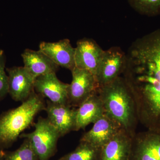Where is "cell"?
Here are the masks:
<instances>
[{
    "label": "cell",
    "mask_w": 160,
    "mask_h": 160,
    "mask_svg": "<svg viewBox=\"0 0 160 160\" xmlns=\"http://www.w3.org/2000/svg\"><path fill=\"white\" fill-rule=\"evenodd\" d=\"M123 78L134 101L138 122L160 132V29L132 43Z\"/></svg>",
    "instance_id": "obj_1"
},
{
    "label": "cell",
    "mask_w": 160,
    "mask_h": 160,
    "mask_svg": "<svg viewBox=\"0 0 160 160\" xmlns=\"http://www.w3.org/2000/svg\"><path fill=\"white\" fill-rule=\"evenodd\" d=\"M97 91L105 113L133 138L138 120L133 98L123 77L98 87Z\"/></svg>",
    "instance_id": "obj_2"
},
{
    "label": "cell",
    "mask_w": 160,
    "mask_h": 160,
    "mask_svg": "<svg viewBox=\"0 0 160 160\" xmlns=\"http://www.w3.org/2000/svg\"><path fill=\"white\" fill-rule=\"evenodd\" d=\"M45 108L43 98L34 90L20 106L3 113L0 117V145L9 146L14 142Z\"/></svg>",
    "instance_id": "obj_3"
},
{
    "label": "cell",
    "mask_w": 160,
    "mask_h": 160,
    "mask_svg": "<svg viewBox=\"0 0 160 160\" xmlns=\"http://www.w3.org/2000/svg\"><path fill=\"white\" fill-rule=\"evenodd\" d=\"M34 127L32 132L19 137L29 140L39 160H49L56 151L59 133L47 118H38Z\"/></svg>",
    "instance_id": "obj_4"
},
{
    "label": "cell",
    "mask_w": 160,
    "mask_h": 160,
    "mask_svg": "<svg viewBox=\"0 0 160 160\" xmlns=\"http://www.w3.org/2000/svg\"><path fill=\"white\" fill-rule=\"evenodd\" d=\"M126 54L114 46L104 50L95 77L98 87L114 81L122 74L126 67Z\"/></svg>",
    "instance_id": "obj_5"
},
{
    "label": "cell",
    "mask_w": 160,
    "mask_h": 160,
    "mask_svg": "<svg viewBox=\"0 0 160 160\" xmlns=\"http://www.w3.org/2000/svg\"><path fill=\"white\" fill-rule=\"evenodd\" d=\"M72 80L68 89V104L78 107L98 88L95 76L87 70L75 67L71 71Z\"/></svg>",
    "instance_id": "obj_6"
},
{
    "label": "cell",
    "mask_w": 160,
    "mask_h": 160,
    "mask_svg": "<svg viewBox=\"0 0 160 160\" xmlns=\"http://www.w3.org/2000/svg\"><path fill=\"white\" fill-rule=\"evenodd\" d=\"M129 160H160V132L148 130L132 139Z\"/></svg>",
    "instance_id": "obj_7"
},
{
    "label": "cell",
    "mask_w": 160,
    "mask_h": 160,
    "mask_svg": "<svg viewBox=\"0 0 160 160\" xmlns=\"http://www.w3.org/2000/svg\"><path fill=\"white\" fill-rule=\"evenodd\" d=\"M69 84L59 80L55 72L38 77L34 82V90L38 94L48 98L52 102L64 105H69Z\"/></svg>",
    "instance_id": "obj_8"
},
{
    "label": "cell",
    "mask_w": 160,
    "mask_h": 160,
    "mask_svg": "<svg viewBox=\"0 0 160 160\" xmlns=\"http://www.w3.org/2000/svg\"><path fill=\"white\" fill-rule=\"evenodd\" d=\"M75 48V67L90 72L95 76L104 50L94 40L87 38L79 40Z\"/></svg>",
    "instance_id": "obj_9"
},
{
    "label": "cell",
    "mask_w": 160,
    "mask_h": 160,
    "mask_svg": "<svg viewBox=\"0 0 160 160\" xmlns=\"http://www.w3.org/2000/svg\"><path fill=\"white\" fill-rule=\"evenodd\" d=\"M6 71L9 95L16 102H24L34 90V78L24 67L7 68Z\"/></svg>",
    "instance_id": "obj_10"
},
{
    "label": "cell",
    "mask_w": 160,
    "mask_h": 160,
    "mask_svg": "<svg viewBox=\"0 0 160 160\" xmlns=\"http://www.w3.org/2000/svg\"><path fill=\"white\" fill-rule=\"evenodd\" d=\"M71 107L69 105L47 101L45 110L47 119L57 130L61 137L75 130L76 109H72Z\"/></svg>",
    "instance_id": "obj_11"
},
{
    "label": "cell",
    "mask_w": 160,
    "mask_h": 160,
    "mask_svg": "<svg viewBox=\"0 0 160 160\" xmlns=\"http://www.w3.org/2000/svg\"><path fill=\"white\" fill-rule=\"evenodd\" d=\"M122 129L118 123L104 113L93 123L91 129L83 135L80 140L101 148Z\"/></svg>",
    "instance_id": "obj_12"
},
{
    "label": "cell",
    "mask_w": 160,
    "mask_h": 160,
    "mask_svg": "<svg viewBox=\"0 0 160 160\" xmlns=\"http://www.w3.org/2000/svg\"><path fill=\"white\" fill-rule=\"evenodd\" d=\"M39 50L46 55L58 66L72 71L75 67V48L68 39L55 42H42Z\"/></svg>",
    "instance_id": "obj_13"
},
{
    "label": "cell",
    "mask_w": 160,
    "mask_h": 160,
    "mask_svg": "<svg viewBox=\"0 0 160 160\" xmlns=\"http://www.w3.org/2000/svg\"><path fill=\"white\" fill-rule=\"evenodd\" d=\"M104 113L102 102L97 90L76 109L74 131L84 129L89 124H93Z\"/></svg>",
    "instance_id": "obj_14"
},
{
    "label": "cell",
    "mask_w": 160,
    "mask_h": 160,
    "mask_svg": "<svg viewBox=\"0 0 160 160\" xmlns=\"http://www.w3.org/2000/svg\"><path fill=\"white\" fill-rule=\"evenodd\" d=\"M132 138L122 129L101 148L100 160H129Z\"/></svg>",
    "instance_id": "obj_15"
},
{
    "label": "cell",
    "mask_w": 160,
    "mask_h": 160,
    "mask_svg": "<svg viewBox=\"0 0 160 160\" xmlns=\"http://www.w3.org/2000/svg\"><path fill=\"white\" fill-rule=\"evenodd\" d=\"M24 67L34 78L51 72H56L59 66L40 50L26 49L22 54Z\"/></svg>",
    "instance_id": "obj_16"
},
{
    "label": "cell",
    "mask_w": 160,
    "mask_h": 160,
    "mask_svg": "<svg viewBox=\"0 0 160 160\" xmlns=\"http://www.w3.org/2000/svg\"><path fill=\"white\" fill-rule=\"evenodd\" d=\"M63 160H100L101 148L81 141L77 148L61 158Z\"/></svg>",
    "instance_id": "obj_17"
},
{
    "label": "cell",
    "mask_w": 160,
    "mask_h": 160,
    "mask_svg": "<svg viewBox=\"0 0 160 160\" xmlns=\"http://www.w3.org/2000/svg\"><path fill=\"white\" fill-rule=\"evenodd\" d=\"M132 8L138 13L154 17L160 15V0H127Z\"/></svg>",
    "instance_id": "obj_18"
},
{
    "label": "cell",
    "mask_w": 160,
    "mask_h": 160,
    "mask_svg": "<svg viewBox=\"0 0 160 160\" xmlns=\"http://www.w3.org/2000/svg\"><path fill=\"white\" fill-rule=\"evenodd\" d=\"M3 160H39L29 140L25 139L18 149L10 152Z\"/></svg>",
    "instance_id": "obj_19"
},
{
    "label": "cell",
    "mask_w": 160,
    "mask_h": 160,
    "mask_svg": "<svg viewBox=\"0 0 160 160\" xmlns=\"http://www.w3.org/2000/svg\"><path fill=\"white\" fill-rule=\"evenodd\" d=\"M6 57L3 50H0V99L9 93L8 77L5 71Z\"/></svg>",
    "instance_id": "obj_20"
},
{
    "label": "cell",
    "mask_w": 160,
    "mask_h": 160,
    "mask_svg": "<svg viewBox=\"0 0 160 160\" xmlns=\"http://www.w3.org/2000/svg\"><path fill=\"white\" fill-rule=\"evenodd\" d=\"M4 157H5V156H4L3 153H2V152L0 151V160H4Z\"/></svg>",
    "instance_id": "obj_21"
},
{
    "label": "cell",
    "mask_w": 160,
    "mask_h": 160,
    "mask_svg": "<svg viewBox=\"0 0 160 160\" xmlns=\"http://www.w3.org/2000/svg\"><path fill=\"white\" fill-rule=\"evenodd\" d=\"M59 160H63V159H62V158H60Z\"/></svg>",
    "instance_id": "obj_22"
}]
</instances>
